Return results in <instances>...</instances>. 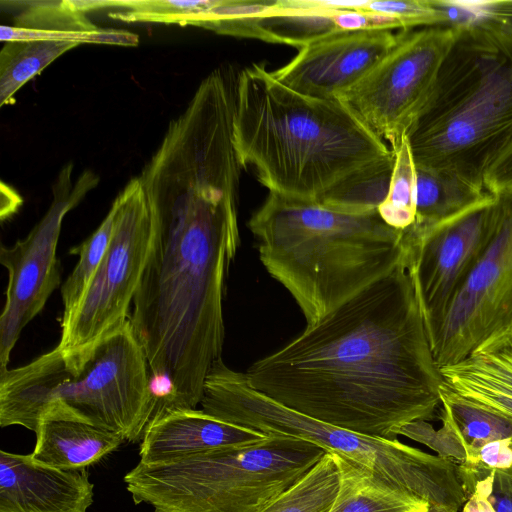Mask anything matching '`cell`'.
I'll return each mask as SVG.
<instances>
[{
	"instance_id": "obj_1",
	"label": "cell",
	"mask_w": 512,
	"mask_h": 512,
	"mask_svg": "<svg viewBox=\"0 0 512 512\" xmlns=\"http://www.w3.org/2000/svg\"><path fill=\"white\" fill-rule=\"evenodd\" d=\"M244 373L252 388L290 409L388 440L441 404L442 375L407 264Z\"/></svg>"
},
{
	"instance_id": "obj_2",
	"label": "cell",
	"mask_w": 512,
	"mask_h": 512,
	"mask_svg": "<svg viewBox=\"0 0 512 512\" xmlns=\"http://www.w3.org/2000/svg\"><path fill=\"white\" fill-rule=\"evenodd\" d=\"M141 184L155 235L129 321L163 409H196L222 358L226 278L240 245L238 186L190 164L153 172Z\"/></svg>"
},
{
	"instance_id": "obj_3",
	"label": "cell",
	"mask_w": 512,
	"mask_h": 512,
	"mask_svg": "<svg viewBox=\"0 0 512 512\" xmlns=\"http://www.w3.org/2000/svg\"><path fill=\"white\" fill-rule=\"evenodd\" d=\"M233 141L269 193L313 202L395 157L342 102L301 94L260 64L236 80Z\"/></svg>"
},
{
	"instance_id": "obj_4",
	"label": "cell",
	"mask_w": 512,
	"mask_h": 512,
	"mask_svg": "<svg viewBox=\"0 0 512 512\" xmlns=\"http://www.w3.org/2000/svg\"><path fill=\"white\" fill-rule=\"evenodd\" d=\"M248 227L261 263L292 295L306 325L408 265L404 232L378 211L348 213L269 193Z\"/></svg>"
},
{
	"instance_id": "obj_5",
	"label": "cell",
	"mask_w": 512,
	"mask_h": 512,
	"mask_svg": "<svg viewBox=\"0 0 512 512\" xmlns=\"http://www.w3.org/2000/svg\"><path fill=\"white\" fill-rule=\"evenodd\" d=\"M152 402L142 344L128 320L88 350L57 346L0 373V425L35 431L44 419L88 423L141 441Z\"/></svg>"
},
{
	"instance_id": "obj_6",
	"label": "cell",
	"mask_w": 512,
	"mask_h": 512,
	"mask_svg": "<svg viewBox=\"0 0 512 512\" xmlns=\"http://www.w3.org/2000/svg\"><path fill=\"white\" fill-rule=\"evenodd\" d=\"M512 135V35L483 21L458 27L432 99L408 134L415 166L484 187Z\"/></svg>"
},
{
	"instance_id": "obj_7",
	"label": "cell",
	"mask_w": 512,
	"mask_h": 512,
	"mask_svg": "<svg viewBox=\"0 0 512 512\" xmlns=\"http://www.w3.org/2000/svg\"><path fill=\"white\" fill-rule=\"evenodd\" d=\"M201 409L268 435L302 439L357 463L434 506L459 511L466 495L457 465L398 440L360 434L290 409L252 388L245 373L221 359L204 382Z\"/></svg>"
},
{
	"instance_id": "obj_8",
	"label": "cell",
	"mask_w": 512,
	"mask_h": 512,
	"mask_svg": "<svg viewBox=\"0 0 512 512\" xmlns=\"http://www.w3.org/2000/svg\"><path fill=\"white\" fill-rule=\"evenodd\" d=\"M308 441L268 435L262 441L139 464L124 482L136 504L154 512H258L294 486L323 457Z\"/></svg>"
},
{
	"instance_id": "obj_9",
	"label": "cell",
	"mask_w": 512,
	"mask_h": 512,
	"mask_svg": "<svg viewBox=\"0 0 512 512\" xmlns=\"http://www.w3.org/2000/svg\"><path fill=\"white\" fill-rule=\"evenodd\" d=\"M112 204L115 222L109 246L77 305L61 319L57 347L65 354L90 349L129 320L150 256L155 225L139 177Z\"/></svg>"
},
{
	"instance_id": "obj_10",
	"label": "cell",
	"mask_w": 512,
	"mask_h": 512,
	"mask_svg": "<svg viewBox=\"0 0 512 512\" xmlns=\"http://www.w3.org/2000/svg\"><path fill=\"white\" fill-rule=\"evenodd\" d=\"M458 27L403 31L396 46L337 100L396 151L427 109Z\"/></svg>"
},
{
	"instance_id": "obj_11",
	"label": "cell",
	"mask_w": 512,
	"mask_h": 512,
	"mask_svg": "<svg viewBox=\"0 0 512 512\" xmlns=\"http://www.w3.org/2000/svg\"><path fill=\"white\" fill-rule=\"evenodd\" d=\"M494 194L496 222L485 250L427 331L439 368L468 356L493 332L512 323V187Z\"/></svg>"
},
{
	"instance_id": "obj_12",
	"label": "cell",
	"mask_w": 512,
	"mask_h": 512,
	"mask_svg": "<svg viewBox=\"0 0 512 512\" xmlns=\"http://www.w3.org/2000/svg\"><path fill=\"white\" fill-rule=\"evenodd\" d=\"M72 171V163L60 170L51 205L29 234L10 247H1L0 262L8 272V283L0 317V373L9 369L11 351L23 328L61 283L56 250L64 216L98 183L90 170L72 182Z\"/></svg>"
},
{
	"instance_id": "obj_13",
	"label": "cell",
	"mask_w": 512,
	"mask_h": 512,
	"mask_svg": "<svg viewBox=\"0 0 512 512\" xmlns=\"http://www.w3.org/2000/svg\"><path fill=\"white\" fill-rule=\"evenodd\" d=\"M496 222L494 194L409 244L407 269L426 332L444 313L485 250Z\"/></svg>"
},
{
	"instance_id": "obj_14",
	"label": "cell",
	"mask_w": 512,
	"mask_h": 512,
	"mask_svg": "<svg viewBox=\"0 0 512 512\" xmlns=\"http://www.w3.org/2000/svg\"><path fill=\"white\" fill-rule=\"evenodd\" d=\"M402 32L340 31L300 48L290 62L272 74L301 94L337 99L396 46Z\"/></svg>"
},
{
	"instance_id": "obj_15",
	"label": "cell",
	"mask_w": 512,
	"mask_h": 512,
	"mask_svg": "<svg viewBox=\"0 0 512 512\" xmlns=\"http://www.w3.org/2000/svg\"><path fill=\"white\" fill-rule=\"evenodd\" d=\"M93 484L85 469L63 470L0 451V512H87Z\"/></svg>"
},
{
	"instance_id": "obj_16",
	"label": "cell",
	"mask_w": 512,
	"mask_h": 512,
	"mask_svg": "<svg viewBox=\"0 0 512 512\" xmlns=\"http://www.w3.org/2000/svg\"><path fill=\"white\" fill-rule=\"evenodd\" d=\"M266 435L217 419L202 409L176 410L151 423L140 443V462L157 464L229 447L258 443Z\"/></svg>"
},
{
	"instance_id": "obj_17",
	"label": "cell",
	"mask_w": 512,
	"mask_h": 512,
	"mask_svg": "<svg viewBox=\"0 0 512 512\" xmlns=\"http://www.w3.org/2000/svg\"><path fill=\"white\" fill-rule=\"evenodd\" d=\"M440 372L441 391L512 417V323Z\"/></svg>"
},
{
	"instance_id": "obj_18",
	"label": "cell",
	"mask_w": 512,
	"mask_h": 512,
	"mask_svg": "<svg viewBox=\"0 0 512 512\" xmlns=\"http://www.w3.org/2000/svg\"><path fill=\"white\" fill-rule=\"evenodd\" d=\"M34 432L33 459L63 470L85 469L125 441L113 431L64 419L41 420Z\"/></svg>"
},
{
	"instance_id": "obj_19",
	"label": "cell",
	"mask_w": 512,
	"mask_h": 512,
	"mask_svg": "<svg viewBox=\"0 0 512 512\" xmlns=\"http://www.w3.org/2000/svg\"><path fill=\"white\" fill-rule=\"evenodd\" d=\"M357 2L280 1L267 14L248 19L247 38L305 47L340 32L339 10H354Z\"/></svg>"
},
{
	"instance_id": "obj_20",
	"label": "cell",
	"mask_w": 512,
	"mask_h": 512,
	"mask_svg": "<svg viewBox=\"0 0 512 512\" xmlns=\"http://www.w3.org/2000/svg\"><path fill=\"white\" fill-rule=\"evenodd\" d=\"M332 454L338 467L339 486L329 512H428L435 507L369 469Z\"/></svg>"
},
{
	"instance_id": "obj_21",
	"label": "cell",
	"mask_w": 512,
	"mask_h": 512,
	"mask_svg": "<svg viewBox=\"0 0 512 512\" xmlns=\"http://www.w3.org/2000/svg\"><path fill=\"white\" fill-rule=\"evenodd\" d=\"M491 195L485 188L449 172L416 167V218L404 232L413 242L434 226L453 218Z\"/></svg>"
},
{
	"instance_id": "obj_22",
	"label": "cell",
	"mask_w": 512,
	"mask_h": 512,
	"mask_svg": "<svg viewBox=\"0 0 512 512\" xmlns=\"http://www.w3.org/2000/svg\"><path fill=\"white\" fill-rule=\"evenodd\" d=\"M75 43L30 40L6 42L0 52V106L15 102V93Z\"/></svg>"
},
{
	"instance_id": "obj_23",
	"label": "cell",
	"mask_w": 512,
	"mask_h": 512,
	"mask_svg": "<svg viewBox=\"0 0 512 512\" xmlns=\"http://www.w3.org/2000/svg\"><path fill=\"white\" fill-rule=\"evenodd\" d=\"M440 399L442 410L449 415L467 446L468 460L464 464L471 463L485 444L512 439V417L441 390Z\"/></svg>"
},
{
	"instance_id": "obj_24",
	"label": "cell",
	"mask_w": 512,
	"mask_h": 512,
	"mask_svg": "<svg viewBox=\"0 0 512 512\" xmlns=\"http://www.w3.org/2000/svg\"><path fill=\"white\" fill-rule=\"evenodd\" d=\"M338 486L335 458L326 452L302 479L258 512H329Z\"/></svg>"
},
{
	"instance_id": "obj_25",
	"label": "cell",
	"mask_w": 512,
	"mask_h": 512,
	"mask_svg": "<svg viewBox=\"0 0 512 512\" xmlns=\"http://www.w3.org/2000/svg\"><path fill=\"white\" fill-rule=\"evenodd\" d=\"M394 163L395 157L358 173L317 203L348 213L378 211L387 197Z\"/></svg>"
},
{
	"instance_id": "obj_26",
	"label": "cell",
	"mask_w": 512,
	"mask_h": 512,
	"mask_svg": "<svg viewBox=\"0 0 512 512\" xmlns=\"http://www.w3.org/2000/svg\"><path fill=\"white\" fill-rule=\"evenodd\" d=\"M394 153L389 191L378 213L389 226L406 232L416 218V166L407 137Z\"/></svg>"
},
{
	"instance_id": "obj_27",
	"label": "cell",
	"mask_w": 512,
	"mask_h": 512,
	"mask_svg": "<svg viewBox=\"0 0 512 512\" xmlns=\"http://www.w3.org/2000/svg\"><path fill=\"white\" fill-rule=\"evenodd\" d=\"M115 222V207L109 212L98 228L81 245L71 249L70 253L79 259L61 286L63 303L62 318L68 316L84 293L89 281L99 266L112 237Z\"/></svg>"
},
{
	"instance_id": "obj_28",
	"label": "cell",
	"mask_w": 512,
	"mask_h": 512,
	"mask_svg": "<svg viewBox=\"0 0 512 512\" xmlns=\"http://www.w3.org/2000/svg\"><path fill=\"white\" fill-rule=\"evenodd\" d=\"M213 1L117 0L106 3L108 8H122L121 11L108 13L110 18L122 22L187 26L192 14L211 6Z\"/></svg>"
},
{
	"instance_id": "obj_29",
	"label": "cell",
	"mask_w": 512,
	"mask_h": 512,
	"mask_svg": "<svg viewBox=\"0 0 512 512\" xmlns=\"http://www.w3.org/2000/svg\"><path fill=\"white\" fill-rule=\"evenodd\" d=\"M15 27L47 31H90L99 27L80 11L74 0L24 2Z\"/></svg>"
},
{
	"instance_id": "obj_30",
	"label": "cell",
	"mask_w": 512,
	"mask_h": 512,
	"mask_svg": "<svg viewBox=\"0 0 512 512\" xmlns=\"http://www.w3.org/2000/svg\"><path fill=\"white\" fill-rule=\"evenodd\" d=\"M0 39L3 42L44 40L75 43L77 45L92 43L130 47L139 44V36L135 33L106 28H97L90 31H47L2 25Z\"/></svg>"
},
{
	"instance_id": "obj_31",
	"label": "cell",
	"mask_w": 512,
	"mask_h": 512,
	"mask_svg": "<svg viewBox=\"0 0 512 512\" xmlns=\"http://www.w3.org/2000/svg\"><path fill=\"white\" fill-rule=\"evenodd\" d=\"M442 427L435 429L426 420H416L403 425L398 435L405 436L429 447L437 456L456 465L468 460L467 446L449 415L442 410Z\"/></svg>"
},
{
	"instance_id": "obj_32",
	"label": "cell",
	"mask_w": 512,
	"mask_h": 512,
	"mask_svg": "<svg viewBox=\"0 0 512 512\" xmlns=\"http://www.w3.org/2000/svg\"><path fill=\"white\" fill-rule=\"evenodd\" d=\"M459 477L479 480L496 512H512V466L491 469L481 465H457Z\"/></svg>"
},
{
	"instance_id": "obj_33",
	"label": "cell",
	"mask_w": 512,
	"mask_h": 512,
	"mask_svg": "<svg viewBox=\"0 0 512 512\" xmlns=\"http://www.w3.org/2000/svg\"><path fill=\"white\" fill-rule=\"evenodd\" d=\"M483 181L490 193L512 187V135L488 163Z\"/></svg>"
},
{
	"instance_id": "obj_34",
	"label": "cell",
	"mask_w": 512,
	"mask_h": 512,
	"mask_svg": "<svg viewBox=\"0 0 512 512\" xmlns=\"http://www.w3.org/2000/svg\"><path fill=\"white\" fill-rule=\"evenodd\" d=\"M474 21H483L512 35V0L465 1Z\"/></svg>"
},
{
	"instance_id": "obj_35",
	"label": "cell",
	"mask_w": 512,
	"mask_h": 512,
	"mask_svg": "<svg viewBox=\"0 0 512 512\" xmlns=\"http://www.w3.org/2000/svg\"><path fill=\"white\" fill-rule=\"evenodd\" d=\"M459 478L466 495L462 512H496L479 480L468 477Z\"/></svg>"
},
{
	"instance_id": "obj_36",
	"label": "cell",
	"mask_w": 512,
	"mask_h": 512,
	"mask_svg": "<svg viewBox=\"0 0 512 512\" xmlns=\"http://www.w3.org/2000/svg\"><path fill=\"white\" fill-rule=\"evenodd\" d=\"M23 200L21 196L9 185L1 182L0 185V216L4 221L14 214L21 206Z\"/></svg>"
},
{
	"instance_id": "obj_37",
	"label": "cell",
	"mask_w": 512,
	"mask_h": 512,
	"mask_svg": "<svg viewBox=\"0 0 512 512\" xmlns=\"http://www.w3.org/2000/svg\"><path fill=\"white\" fill-rule=\"evenodd\" d=\"M428 512H457V511H454V510L446 508V507L435 506V507H432Z\"/></svg>"
}]
</instances>
